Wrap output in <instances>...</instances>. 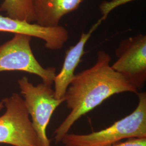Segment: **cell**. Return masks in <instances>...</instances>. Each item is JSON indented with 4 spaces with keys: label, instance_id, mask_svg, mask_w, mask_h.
<instances>
[{
    "label": "cell",
    "instance_id": "11",
    "mask_svg": "<svg viewBox=\"0 0 146 146\" xmlns=\"http://www.w3.org/2000/svg\"><path fill=\"white\" fill-rule=\"evenodd\" d=\"M133 1L134 0H111L110 1L103 2L100 5V10L102 15L101 19L102 21H104L107 17L110 12L115 8Z\"/></svg>",
    "mask_w": 146,
    "mask_h": 146
},
{
    "label": "cell",
    "instance_id": "4",
    "mask_svg": "<svg viewBox=\"0 0 146 146\" xmlns=\"http://www.w3.org/2000/svg\"><path fill=\"white\" fill-rule=\"evenodd\" d=\"M31 37L14 34L7 42L0 46V72L21 71L36 75L43 83L52 86L56 68H44L35 57L31 46Z\"/></svg>",
    "mask_w": 146,
    "mask_h": 146
},
{
    "label": "cell",
    "instance_id": "2",
    "mask_svg": "<svg viewBox=\"0 0 146 146\" xmlns=\"http://www.w3.org/2000/svg\"><path fill=\"white\" fill-rule=\"evenodd\" d=\"M137 95L138 104L129 115L101 131L88 134L68 133L62 143L64 146H109L123 139L146 138V93Z\"/></svg>",
    "mask_w": 146,
    "mask_h": 146
},
{
    "label": "cell",
    "instance_id": "3",
    "mask_svg": "<svg viewBox=\"0 0 146 146\" xmlns=\"http://www.w3.org/2000/svg\"><path fill=\"white\" fill-rule=\"evenodd\" d=\"M27 110L31 115L33 127L36 134L38 146H50L46 134L47 126L54 111L64 102V97H55L52 85L41 83L34 86L27 77L18 80Z\"/></svg>",
    "mask_w": 146,
    "mask_h": 146
},
{
    "label": "cell",
    "instance_id": "10",
    "mask_svg": "<svg viewBox=\"0 0 146 146\" xmlns=\"http://www.w3.org/2000/svg\"><path fill=\"white\" fill-rule=\"evenodd\" d=\"M34 0H4L0 6V11L7 16L33 23L36 22L34 8Z\"/></svg>",
    "mask_w": 146,
    "mask_h": 146
},
{
    "label": "cell",
    "instance_id": "7",
    "mask_svg": "<svg viewBox=\"0 0 146 146\" xmlns=\"http://www.w3.org/2000/svg\"><path fill=\"white\" fill-rule=\"evenodd\" d=\"M0 32L23 34L41 39L47 49L56 50L62 49L68 41L67 29L58 25L44 27L36 23H31L0 14Z\"/></svg>",
    "mask_w": 146,
    "mask_h": 146
},
{
    "label": "cell",
    "instance_id": "9",
    "mask_svg": "<svg viewBox=\"0 0 146 146\" xmlns=\"http://www.w3.org/2000/svg\"><path fill=\"white\" fill-rule=\"evenodd\" d=\"M85 0H34L36 23L44 27H55L67 14L76 10Z\"/></svg>",
    "mask_w": 146,
    "mask_h": 146
},
{
    "label": "cell",
    "instance_id": "8",
    "mask_svg": "<svg viewBox=\"0 0 146 146\" xmlns=\"http://www.w3.org/2000/svg\"><path fill=\"white\" fill-rule=\"evenodd\" d=\"M102 21L100 19L92 26L88 32L82 33L77 43L70 47L66 52L62 67L58 74L55 75L53 81L55 98L59 99L64 97L68 86L75 77V71L86 52L85 46L92 34Z\"/></svg>",
    "mask_w": 146,
    "mask_h": 146
},
{
    "label": "cell",
    "instance_id": "1",
    "mask_svg": "<svg viewBox=\"0 0 146 146\" xmlns=\"http://www.w3.org/2000/svg\"><path fill=\"white\" fill-rule=\"evenodd\" d=\"M111 58L107 52H97L96 62L90 68L75 75L64 95L70 112L54 131L55 142H61L73 125L82 116L115 94L139 90L111 68Z\"/></svg>",
    "mask_w": 146,
    "mask_h": 146
},
{
    "label": "cell",
    "instance_id": "13",
    "mask_svg": "<svg viewBox=\"0 0 146 146\" xmlns=\"http://www.w3.org/2000/svg\"><path fill=\"white\" fill-rule=\"evenodd\" d=\"M4 107H5V106H4V105H3V102H1L0 103V110H2Z\"/></svg>",
    "mask_w": 146,
    "mask_h": 146
},
{
    "label": "cell",
    "instance_id": "5",
    "mask_svg": "<svg viewBox=\"0 0 146 146\" xmlns=\"http://www.w3.org/2000/svg\"><path fill=\"white\" fill-rule=\"evenodd\" d=\"M6 111L0 116V143L14 146H38L26 107L21 96L13 94L2 101Z\"/></svg>",
    "mask_w": 146,
    "mask_h": 146
},
{
    "label": "cell",
    "instance_id": "12",
    "mask_svg": "<svg viewBox=\"0 0 146 146\" xmlns=\"http://www.w3.org/2000/svg\"><path fill=\"white\" fill-rule=\"evenodd\" d=\"M109 146H146V138H131Z\"/></svg>",
    "mask_w": 146,
    "mask_h": 146
},
{
    "label": "cell",
    "instance_id": "6",
    "mask_svg": "<svg viewBox=\"0 0 146 146\" xmlns=\"http://www.w3.org/2000/svg\"><path fill=\"white\" fill-rule=\"evenodd\" d=\"M117 60L112 65L116 72L138 90L146 81V35L138 34L122 40L115 51Z\"/></svg>",
    "mask_w": 146,
    "mask_h": 146
}]
</instances>
